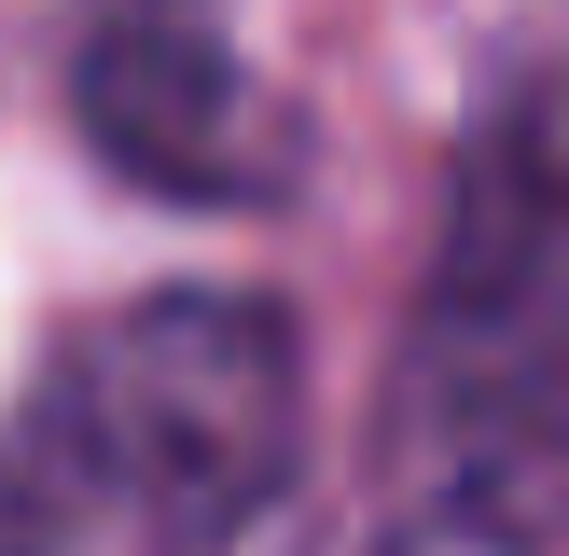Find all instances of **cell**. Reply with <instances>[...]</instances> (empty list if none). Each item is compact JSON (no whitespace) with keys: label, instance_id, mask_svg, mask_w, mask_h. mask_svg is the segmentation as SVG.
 I'll return each instance as SVG.
<instances>
[{"label":"cell","instance_id":"5","mask_svg":"<svg viewBox=\"0 0 569 556\" xmlns=\"http://www.w3.org/2000/svg\"><path fill=\"white\" fill-rule=\"evenodd\" d=\"M98 445H83V417H70V389L42 376V404L0 431V556H56V543H83V515H98Z\"/></svg>","mask_w":569,"mask_h":556},{"label":"cell","instance_id":"1","mask_svg":"<svg viewBox=\"0 0 569 556\" xmlns=\"http://www.w3.org/2000/svg\"><path fill=\"white\" fill-rule=\"evenodd\" d=\"M139 556H237L306 473V348L264 292H139L56 361Z\"/></svg>","mask_w":569,"mask_h":556},{"label":"cell","instance_id":"3","mask_svg":"<svg viewBox=\"0 0 569 556\" xmlns=\"http://www.w3.org/2000/svg\"><path fill=\"white\" fill-rule=\"evenodd\" d=\"M70 126L111 181L167 195V209H278L306 153V126L237 70V42L209 14H167V0H111L83 28Z\"/></svg>","mask_w":569,"mask_h":556},{"label":"cell","instance_id":"4","mask_svg":"<svg viewBox=\"0 0 569 556\" xmlns=\"http://www.w3.org/2000/svg\"><path fill=\"white\" fill-rule=\"evenodd\" d=\"M445 306H487V320H528L542 348H569V70L487 111L459 237H445Z\"/></svg>","mask_w":569,"mask_h":556},{"label":"cell","instance_id":"2","mask_svg":"<svg viewBox=\"0 0 569 556\" xmlns=\"http://www.w3.org/2000/svg\"><path fill=\"white\" fill-rule=\"evenodd\" d=\"M403 389V500L376 556H569V404L542 334L431 292Z\"/></svg>","mask_w":569,"mask_h":556}]
</instances>
